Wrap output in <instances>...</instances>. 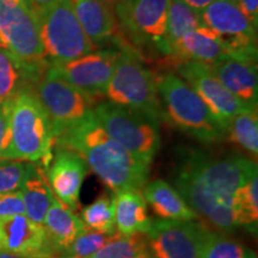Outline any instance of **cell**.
I'll list each match as a JSON object with an SVG mask.
<instances>
[{"mask_svg": "<svg viewBox=\"0 0 258 258\" xmlns=\"http://www.w3.org/2000/svg\"><path fill=\"white\" fill-rule=\"evenodd\" d=\"M257 164L249 158L232 154L212 157L190 152L175 177V189L196 214L221 232L237 228L234 198L251 177Z\"/></svg>", "mask_w": 258, "mask_h": 258, "instance_id": "1", "label": "cell"}, {"mask_svg": "<svg viewBox=\"0 0 258 258\" xmlns=\"http://www.w3.org/2000/svg\"><path fill=\"white\" fill-rule=\"evenodd\" d=\"M54 144L79 154L92 172L115 194L127 189H141L150 176V164L112 140L93 110L78 123L64 129Z\"/></svg>", "mask_w": 258, "mask_h": 258, "instance_id": "2", "label": "cell"}, {"mask_svg": "<svg viewBox=\"0 0 258 258\" xmlns=\"http://www.w3.org/2000/svg\"><path fill=\"white\" fill-rule=\"evenodd\" d=\"M156 82L164 120L203 144H218L224 140V129L198 93L180 77L166 73L156 77Z\"/></svg>", "mask_w": 258, "mask_h": 258, "instance_id": "3", "label": "cell"}, {"mask_svg": "<svg viewBox=\"0 0 258 258\" xmlns=\"http://www.w3.org/2000/svg\"><path fill=\"white\" fill-rule=\"evenodd\" d=\"M54 135L43 105L31 90L25 88L12 98L10 160L41 164L48 167L53 153Z\"/></svg>", "mask_w": 258, "mask_h": 258, "instance_id": "4", "label": "cell"}, {"mask_svg": "<svg viewBox=\"0 0 258 258\" xmlns=\"http://www.w3.org/2000/svg\"><path fill=\"white\" fill-rule=\"evenodd\" d=\"M104 97L106 101L141 112L158 122L164 120L156 77L132 48H121Z\"/></svg>", "mask_w": 258, "mask_h": 258, "instance_id": "5", "label": "cell"}, {"mask_svg": "<svg viewBox=\"0 0 258 258\" xmlns=\"http://www.w3.org/2000/svg\"><path fill=\"white\" fill-rule=\"evenodd\" d=\"M93 112L112 140L140 160L152 163L160 147L159 122L109 101L97 102Z\"/></svg>", "mask_w": 258, "mask_h": 258, "instance_id": "6", "label": "cell"}, {"mask_svg": "<svg viewBox=\"0 0 258 258\" xmlns=\"http://www.w3.org/2000/svg\"><path fill=\"white\" fill-rule=\"evenodd\" d=\"M37 16L44 55L51 63L69 62L95 49V44L83 30L70 0H57Z\"/></svg>", "mask_w": 258, "mask_h": 258, "instance_id": "7", "label": "cell"}, {"mask_svg": "<svg viewBox=\"0 0 258 258\" xmlns=\"http://www.w3.org/2000/svg\"><path fill=\"white\" fill-rule=\"evenodd\" d=\"M0 47L24 63L43 62L37 12L17 0H0Z\"/></svg>", "mask_w": 258, "mask_h": 258, "instance_id": "8", "label": "cell"}, {"mask_svg": "<svg viewBox=\"0 0 258 258\" xmlns=\"http://www.w3.org/2000/svg\"><path fill=\"white\" fill-rule=\"evenodd\" d=\"M35 95L49 117L54 141L64 129L78 123L93 110L95 101L57 76L50 66L38 79Z\"/></svg>", "mask_w": 258, "mask_h": 258, "instance_id": "9", "label": "cell"}, {"mask_svg": "<svg viewBox=\"0 0 258 258\" xmlns=\"http://www.w3.org/2000/svg\"><path fill=\"white\" fill-rule=\"evenodd\" d=\"M212 231L195 220H154L147 232L153 258H201Z\"/></svg>", "mask_w": 258, "mask_h": 258, "instance_id": "10", "label": "cell"}, {"mask_svg": "<svg viewBox=\"0 0 258 258\" xmlns=\"http://www.w3.org/2000/svg\"><path fill=\"white\" fill-rule=\"evenodd\" d=\"M177 72L178 77L184 80L205 102L225 133L235 115L245 110H253L232 95L219 82V79L213 74L209 64L184 61L177 64Z\"/></svg>", "mask_w": 258, "mask_h": 258, "instance_id": "11", "label": "cell"}, {"mask_svg": "<svg viewBox=\"0 0 258 258\" xmlns=\"http://www.w3.org/2000/svg\"><path fill=\"white\" fill-rule=\"evenodd\" d=\"M203 27L222 38L230 54L257 55V27L233 0H217L200 12Z\"/></svg>", "mask_w": 258, "mask_h": 258, "instance_id": "12", "label": "cell"}, {"mask_svg": "<svg viewBox=\"0 0 258 258\" xmlns=\"http://www.w3.org/2000/svg\"><path fill=\"white\" fill-rule=\"evenodd\" d=\"M120 50H93L78 59L63 63H50V69L71 85L96 102L104 96L105 89L114 74Z\"/></svg>", "mask_w": 258, "mask_h": 258, "instance_id": "13", "label": "cell"}, {"mask_svg": "<svg viewBox=\"0 0 258 258\" xmlns=\"http://www.w3.org/2000/svg\"><path fill=\"white\" fill-rule=\"evenodd\" d=\"M169 8L170 0H122L114 11L134 38L164 53Z\"/></svg>", "mask_w": 258, "mask_h": 258, "instance_id": "14", "label": "cell"}, {"mask_svg": "<svg viewBox=\"0 0 258 258\" xmlns=\"http://www.w3.org/2000/svg\"><path fill=\"white\" fill-rule=\"evenodd\" d=\"M0 251L28 258H54L44 226L25 215L0 220Z\"/></svg>", "mask_w": 258, "mask_h": 258, "instance_id": "15", "label": "cell"}, {"mask_svg": "<svg viewBox=\"0 0 258 258\" xmlns=\"http://www.w3.org/2000/svg\"><path fill=\"white\" fill-rule=\"evenodd\" d=\"M89 167L85 160L73 151L56 147L50 164L46 169V179L59 201L76 211Z\"/></svg>", "mask_w": 258, "mask_h": 258, "instance_id": "16", "label": "cell"}, {"mask_svg": "<svg viewBox=\"0 0 258 258\" xmlns=\"http://www.w3.org/2000/svg\"><path fill=\"white\" fill-rule=\"evenodd\" d=\"M209 66L213 74L232 95L246 106L257 110V55L228 54Z\"/></svg>", "mask_w": 258, "mask_h": 258, "instance_id": "17", "label": "cell"}, {"mask_svg": "<svg viewBox=\"0 0 258 258\" xmlns=\"http://www.w3.org/2000/svg\"><path fill=\"white\" fill-rule=\"evenodd\" d=\"M230 54L222 38L203 27L186 32L170 48L169 55L177 60V64L184 61H195L213 64Z\"/></svg>", "mask_w": 258, "mask_h": 258, "instance_id": "18", "label": "cell"}, {"mask_svg": "<svg viewBox=\"0 0 258 258\" xmlns=\"http://www.w3.org/2000/svg\"><path fill=\"white\" fill-rule=\"evenodd\" d=\"M83 30L95 46L115 36L118 22L114 9L104 0H70Z\"/></svg>", "mask_w": 258, "mask_h": 258, "instance_id": "19", "label": "cell"}, {"mask_svg": "<svg viewBox=\"0 0 258 258\" xmlns=\"http://www.w3.org/2000/svg\"><path fill=\"white\" fill-rule=\"evenodd\" d=\"M151 224L147 202L140 189H127L115 194V228L118 233L146 234Z\"/></svg>", "mask_w": 258, "mask_h": 258, "instance_id": "20", "label": "cell"}, {"mask_svg": "<svg viewBox=\"0 0 258 258\" xmlns=\"http://www.w3.org/2000/svg\"><path fill=\"white\" fill-rule=\"evenodd\" d=\"M43 226L54 249V258H57L86 228L80 217L63 206L55 196L48 209Z\"/></svg>", "mask_w": 258, "mask_h": 258, "instance_id": "21", "label": "cell"}, {"mask_svg": "<svg viewBox=\"0 0 258 258\" xmlns=\"http://www.w3.org/2000/svg\"><path fill=\"white\" fill-rule=\"evenodd\" d=\"M144 198L163 220H195L199 215L189 207L180 194L170 183L154 179L145 186Z\"/></svg>", "mask_w": 258, "mask_h": 258, "instance_id": "22", "label": "cell"}, {"mask_svg": "<svg viewBox=\"0 0 258 258\" xmlns=\"http://www.w3.org/2000/svg\"><path fill=\"white\" fill-rule=\"evenodd\" d=\"M22 199L25 207V217L30 220L43 225L47 212L49 209L54 195L49 184H48L46 175L37 164H35L30 175L25 179L21 190Z\"/></svg>", "mask_w": 258, "mask_h": 258, "instance_id": "23", "label": "cell"}, {"mask_svg": "<svg viewBox=\"0 0 258 258\" xmlns=\"http://www.w3.org/2000/svg\"><path fill=\"white\" fill-rule=\"evenodd\" d=\"M37 64H28L19 61L11 53L0 47V103L10 101L27 88L28 79L38 82Z\"/></svg>", "mask_w": 258, "mask_h": 258, "instance_id": "24", "label": "cell"}, {"mask_svg": "<svg viewBox=\"0 0 258 258\" xmlns=\"http://www.w3.org/2000/svg\"><path fill=\"white\" fill-rule=\"evenodd\" d=\"M200 14L189 8L183 0H170L169 16H167L165 51L169 55L170 48L186 32L201 27Z\"/></svg>", "mask_w": 258, "mask_h": 258, "instance_id": "25", "label": "cell"}, {"mask_svg": "<svg viewBox=\"0 0 258 258\" xmlns=\"http://www.w3.org/2000/svg\"><path fill=\"white\" fill-rule=\"evenodd\" d=\"M90 258H153L146 234L122 235L116 232L112 239Z\"/></svg>", "mask_w": 258, "mask_h": 258, "instance_id": "26", "label": "cell"}, {"mask_svg": "<svg viewBox=\"0 0 258 258\" xmlns=\"http://www.w3.org/2000/svg\"><path fill=\"white\" fill-rule=\"evenodd\" d=\"M226 133L232 143L249 152L254 158L258 154L257 110H245L232 118Z\"/></svg>", "mask_w": 258, "mask_h": 258, "instance_id": "27", "label": "cell"}, {"mask_svg": "<svg viewBox=\"0 0 258 258\" xmlns=\"http://www.w3.org/2000/svg\"><path fill=\"white\" fill-rule=\"evenodd\" d=\"M80 219L86 228L97 232H116L115 195L103 194L82 211Z\"/></svg>", "mask_w": 258, "mask_h": 258, "instance_id": "28", "label": "cell"}, {"mask_svg": "<svg viewBox=\"0 0 258 258\" xmlns=\"http://www.w3.org/2000/svg\"><path fill=\"white\" fill-rule=\"evenodd\" d=\"M201 258H256V253L224 232H212L203 247Z\"/></svg>", "mask_w": 258, "mask_h": 258, "instance_id": "29", "label": "cell"}, {"mask_svg": "<svg viewBox=\"0 0 258 258\" xmlns=\"http://www.w3.org/2000/svg\"><path fill=\"white\" fill-rule=\"evenodd\" d=\"M239 226H256L258 219V173L239 188L234 198Z\"/></svg>", "mask_w": 258, "mask_h": 258, "instance_id": "30", "label": "cell"}, {"mask_svg": "<svg viewBox=\"0 0 258 258\" xmlns=\"http://www.w3.org/2000/svg\"><path fill=\"white\" fill-rule=\"evenodd\" d=\"M116 232H97L85 228L57 258H90L109 243Z\"/></svg>", "mask_w": 258, "mask_h": 258, "instance_id": "31", "label": "cell"}, {"mask_svg": "<svg viewBox=\"0 0 258 258\" xmlns=\"http://www.w3.org/2000/svg\"><path fill=\"white\" fill-rule=\"evenodd\" d=\"M35 163L0 159V194L19 191Z\"/></svg>", "mask_w": 258, "mask_h": 258, "instance_id": "32", "label": "cell"}, {"mask_svg": "<svg viewBox=\"0 0 258 258\" xmlns=\"http://www.w3.org/2000/svg\"><path fill=\"white\" fill-rule=\"evenodd\" d=\"M12 99L0 103V159H8L11 146Z\"/></svg>", "mask_w": 258, "mask_h": 258, "instance_id": "33", "label": "cell"}, {"mask_svg": "<svg viewBox=\"0 0 258 258\" xmlns=\"http://www.w3.org/2000/svg\"><path fill=\"white\" fill-rule=\"evenodd\" d=\"M15 215H25V207L21 192L0 194V220Z\"/></svg>", "mask_w": 258, "mask_h": 258, "instance_id": "34", "label": "cell"}, {"mask_svg": "<svg viewBox=\"0 0 258 258\" xmlns=\"http://www.w3.org/2000/svg\"><path fill=\"white\" fill-rule=\"evenodd\" d=\"M244 15L252 22L253 25L258 23V0H233Z\"/></svg>", "mask_w": 258, "mask_h": 258, "instance_id": "35", "label": "cell"}, {"mask_svg": "<svg viewBox=\"0 0 258 258\" xmlns=\"http://www.w3.org/2000/svg\"><path fill=\"white\" fill-rule=\"evenodd\" d=\"M183 2H184L189 8H191L194 11L200 14V12L203 11L207 6L213 4L214 2H217V0H183Z\"/></svg>", "mask_w": 258, "mask_h": 258, "instance_id": "36", "label": "cell"}, {"mask_svg": "<svg viewBox=\"0 0 258 258\" xmlns=\"http://www.w3.org/2000/svg\"><path fill=\"white\" fill-rule=\"evenodd\" d=\"M31 2H32V5H34L35 11L38 14V12L43 11V10L49 8L50 5H53L54 3L57 2V0H31Z\"/></svg>", "mask_w": 258, "mask_h": 258, "instance_id": "37", "label": "cell"}, {"mask_svg": "<svg viewBox=\"0 0 258 258\" xmlns=\"http://www.w3.org/2000/svg\"><path fill=\"white\" fill-rule=\"evenodd\" d=\"M0 258H28V257H22V256H17V254H14V253H9V252H4V251H0Z\"/></svg>", "mask_w": 258, "mask_h": 258, "instance_id": "38", "label": "cell"}, {"mask_svg": "<svg viewBox=\"0 0 258 258\" xmlns=\"http://www.w3.org/2000/svg\"><path fill=\"white\" fill-rule=\"evenodd\" d=\"M17 2L21 3V4L25 5V6H27V8H29V9L35 10V9H34V5H32V2H31V0H17Z\"/></svg>", "mask_w": 258, "mask_h": 258, "instance_id": "39", "label": "cell"}, {"mask_svg": "<svg viewBox=\"0 0 258 258\" xmlns=\"http://www.w3.org/2000/svg\"><path fill=\"white\" fill-rule=\"evenodd\" d=\"M104 2H105V3H108V4L110 5L112 9H114L115 6L118 4V3H121V2H122V0H104Z\"/></svg>", "mask_w": 258, "mask_h": 258, "instance_id": "40", "label": "cell"}]
</instances>
